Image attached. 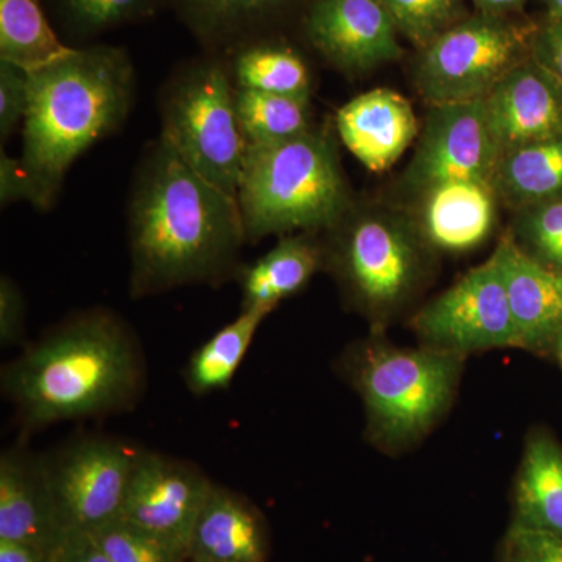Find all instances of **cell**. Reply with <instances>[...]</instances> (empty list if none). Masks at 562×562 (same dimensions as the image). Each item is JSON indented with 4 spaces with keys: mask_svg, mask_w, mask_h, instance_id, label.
Masks as SVG:
<instances>
[{
    "mask_svg": "<svg viewBox=\"0 0 562 562\" xmlns=\"http://www.w3.org/2000/svg\"><path fill=\"white\" fill-rule=\"evenodd\" d=\"M47 562H111L90 532L60 535L47 553Z\"/></svg>",
    "mask_w": 562,
    "mask_h": 562,
    "instance_id": "cell-36",
    "label": "cell"
},
{
    "mask_svg": "<svg viewBox=\"0 0 562 562\" xmlns=\"http://www.w3.org/2000/svg\"><path fill=\"white\" fill-rule=\"evenodd\" d=\"M213 486L195 465L138 452L120 517L188 558L192 531Z\"/></svg>",
    "mask_w": 562,
    "mask_h": 562,
    "instance_id": "cell-12",
    "label": "cell"
},
{
    "mask_svg": "<svg viewBox=\"0 0 562 562\" xmlns=\"http://www.w3.org/2000/svg\"><path fill=\"white\" fill-rule=\"evenodd\" d=\"M406 216L436 255L479 249L497 225L498 192L486 180H450L409 195Z\"/></svg>",
    "mask_w": 562,
    "mask_h": 562,
    "instance_id": "cell-14",
    "label": "cell"
},
{
    "mask_svg": "<svg viewBox=\"0 0 562 562\" xmlns=\"http://www.w3.org/2000/svg\"><path fill=\"white\" fill-rule=\"evenodd\" d=\"M25 299L11 277L0 279V342L3 347L24 341Z\"/></svg>",
    "mask_w": 562,
    "mask_h": 562,
    "instance_id": "cell-34",
    "label": "cell"
},
{
    "mask_svg": "<svg viewBox=\"0 0 562 562\" xmlns=\"http://www.w3.org/2000/svg\"><path fill=\"white\" fill-rule=\"evenodd\" d=\"M513 524L562 535V447L549 431L535 430L525 442Z\"/></svg>",
    "mask_w": 562,
    "mask_h": 562,
    "instance_id": "cell-21",
    "label": "cell"
},
{
    "mask_svg": "<svg viewBox=\"0 0 562 562\" xmlns=\"http://www.w3.org/2000/svg\"><path fill=\"white\" fill-rule=\"evenodd\" d=\"M412 330L420 346L468 358L497 349H519L508 292L492 254L449 290L414 314Z\"/></svg>",
    "mask_w": 562,
    "mask_h": 562,
    "instance_id": "cell-9",
    "label": "cell"
},
{
    "mask_svg": "<svg viewBox=\"0 0 562 562\" xmlns=\"http://www.w3.org/2000/svg\"><path fill=\"white\" fill-rule=\"evenodd\" d=\"M131 297L221 286L241 269L247 243L238 201L203 179L169 140L144 149L128 201Z\"/></svg>",
    "mask_w": 562,
    "mask_h": 562,
    "instance_id": "cell-1",
    "label": "cell"
},
{
    "mask_svg": "<svg viewBox=\"0 0 562 562\" xmlns=\"http://www.w3.org/2000/svg\"><path fill=\"white\" fill-rule=\"evenodd\" d=\"M70 49L50 27L41 0H0V60L32 72Z\"/></svg>",
    "mask_w": 562,
    "mask_h": 562,
    "instance_id": "cell-26",
    "label": "cell"
},
{
    "mask_svg": "<svg viewBox=\"0 0 562 562\" xmlns=\"http://www.w3.org/2000/svg\"><path fill=\"white\" fill-rule=\"evenodd\" d=\"M531 58L562 88V20L549 16L543 24L536 25Z\"/></svg>",
    "mask_w": 562,
    "mask_h": 562,
    "instance_id": "cell-35",
    "label": "cell"
},
{
    "mask_svg": "<svg viewBox=\"0 0 562 562\" xmlns=\"http://www.w3.org/2000/svg\"><path fill=\"white\" fill-rule=\"evenodd\" d=\"M483 101L502 155L562 136V88L531 55Z\"/></svg>",
    "mask_w": 562,
    "mask_h": 562,
    "instance_id": "cell-15",
    "label": "cell"
},
{
    "mask_svg": "<svg viewBox=\"0 0 562 562\" xmlns=\"http://www.w3.org/2000/svg\"><path fill=\"white\" fill-rule=\"evenodd\" d=\"M494 187L516 211L562 195V136L505 151Z\"/></svg>",
    "mask_w": 562,
    "mask_h": 562,
    "instance_id": "cell-23",
    "label": "cell"
},
{
    "mask_svg": "<svg viewBox=\"0 0 562 562\" xmlns=\"http://www.w3.org/2000/svg\"><path fill=\"white\" fill-rule=\"evenodd\" d=\"M508 233L528 257L562 273V195L517 211Z\"/></svg>",
    "mask_w": 562,
    "mask_h": 562,
    "instance_id": "cell-28",
    "label": "cell"
},
{
    "mask_svg": "<svg viewBox=\"0 0 562 562\" xmlns=\"http://www.w3.org/2000/svg\"><path fill=\"white\" fill-rule=\"evenodd\" d=\"M464 357L420 346H394L383 333L351 344L339 371L360 394L366 436L384 453L419 443L449 413L457 397Z\"/></svg>",
    "mask_w": 562,
    "mask_h": 562,
    "instance_id": "cell-4",
    "label": "cell"
},
{
    "mask_svg": "<svg viewBox=\"0 0 562 562\" xmlns=\"http://www.w3.org/2000/svg\"><path fill=\"white\" fill-rule=\"evenodd\" d=\"M29 76L20 165L29 203L49 211L74 162L127 121L136 74L127 52L102 44L70 49Z\"/></svg>",
    "mask_w": 562,
    "mask_h": 562,
    "instance_id": "cell-3",
    "label": "cell"
},
{
    "mask_svg": "<svg viewBox=\"0 0 562 562\" xmlns=\"http://www.w3.org/2000/svg\"><path fill=\"white\" fill-rule=\"evenodd\" d=\"M547 9H549V16L562 20V0H543Z\"/></svg>",
    "mask_w": 562,
    "mask_h": 562,
    "instance_id": "cell-40",
    "label": "cell"
},
{
    "mask_svg": "<svg viewBox=\"0 0 562 562\" xmlns=\"http://www.w3.org/2000/svg\"><path fill=\"white\" fill-rule=\"evenodd\" d=\"M227 63L238 90L305 99L312 95L308 66L297 52L283 44L255 40L232 52Z\"/></svg>",
    "mask_w": 562,
    "mask_h": 562,
    "instance_id": "cell-24",
    "label": "cell"
},
{
    "mask_svg": "<svg viewBox=\"0 0 562 562\" xmlns=\"http://www.w3.org/2000/svg\"><path fill=\"white\" fill-rule=\"evenodd\" d=\"M502 150L483 99L430 105L416 150L403 173L408 195L450 180L494 183Z\"/></svg>",
    "mask_w": 562,
    "mask_h": 562,
    "instance_id": "cell-11",
    "label": "cell"
},
{
    "mask_svg": "<svg viewBox=\"0 0 562 562\" xmlns=\"http://www.w3.org/2000/svg\"><path fill=\"white\" fill-rule=\"evenodd\" d=\"M325 233V269L351 308L371 322L372 333H384L427 286L438 255L405 211L353 203Z\"/></svg>",
    "mask_w": 562,
    "mask_h": 562,
    "instance_id": "cell-6",
    "label": "cell"
},
{
    "mask_svg": "<svg viewBox=\"0 0 562 562\" xmlns=\"http://www.w3.org/2000/svg\"><path fill=\"white\" fill-rule=\"evenodd\" d=\"M501 562H562V535L512 524L503 538Z\"/></svg>",
    "mask_w": 562,
    "mask_h": 562,
    "instance_id": "cell-32",
    "label": "cell"
},
{
    "mask_svg": "<svg viewBox=\"0 0 562 562\" xmlns=\"http://www.w3.org/2000/svg\"><path fill=\"white\" fill-rule=\"evenodd\" d=\"M136 450L111 439H83L44 458L58 536L94 532L121 516Z\"/></svg>",
    "mask_w": 562,
    "mask_h": 562,
    "instance_id": "cell-10",
    "label": "cell"
},
{
    "mask_svg": "<svg viewBox=\"0 0 562 562\" xmlns=\"http://www.w3.org/2000/svg\"><path fill=\"white\" fill-rule=\"evenodd\" d=\"M336 131L361 165L369 171L384 172L419 138V122L402 94L379 88L341 106Z\"/></svg>",
    "mask_w": 562,
    "mask_h": 562,
    "instance_id": "cell-17",
    "label": "cell"
},
{
    "mask_svg": "<svg viewBox=\"0 0 562 562\" xmlns=\"http://www.w3.org/2000/svg\"><path fill=\"white\" fill-rule=\"evenodd\" d=\"M550 353L553 355L554 358H557V361L560 362L562 366V328L561 331L558 333L557 338H554V342L552 346V350H550Z\"/></svg>",
    "mask_w": 562,
    "mask_h": 562,
    "instance_id": "cell-41",
    "label": "cell"
},
{
    "mask_svg": "<svg viewBox=\"0 0 562 562\" xmlns=\"http://www.w3.org/2000/svg\"><path fill=\"white\" fill-rule=\"evenodd\" d=\"M535 25L498 13L461 20L422 49L414 79L430 105L480 101L531 55Z\"/></svg>",
    "mask_w": 562,
    "mask_h": 562,
    "instance_id": "cell-8",
    "label": "cell"
},
{
    "mask_svg": "<svg viewBox=\"0 0 562 562\" xmlns=\"http://www.w3.org/2000/svg\"><path fill=\"white\" fill-rule=\"evenodd\" d=\"M319 233L280 236L268 254L251 265H243L236 280L243 292V308L269 316L291 295L301 292L317 272L325 269V246Z\"/></svg>",
    "mask_w": 562,
    "mask_h": 562,
    "instance_id": "cell-20",
    "label": "cell"
},
{
    "mask_svg": "<svg viewBox=\"0 0 562 562\" xmlns=\"http://www.w3.org/2000/svg\"><path fill=\"white\" fill-rule=\"evenodd\" d=\"M31 76L29 70L0 60V136L2 140L22 127L29 109Z\"/></svg>",
    "mask_w": 562,
    "mask_h": 562,
    "instance_id": "cell-33",
    "label": "cell"
},
{
    "mask_svg": "<svg viewBox=\"0 0 562 562\" xmlns=\"http://www.w3.org/2000/svg\"><path fill=\"white\" fill-rule=\"evenodd\" d=\"M353 201L330 132L247 147L238 206L247 243L266 236L328 232Z\"/></svg>",
    "mask_w": 562,
    "mask_h": 562,
    "instance_id": "cell-5",
    "label": "cell"
},
{
    "mask_svg": "<svg viewBox=\"0 0 562 562\" xmlns=\"http://www.w3.org/2000/svg\"><path fill=\"white\" fill-rule=\"evenodd\" d=\"M494 255L508 292L519 349L550 353L562 328V273L528 257L509 233Z\"/></svg>",
    "mask_w": 562,
    "mask_h": 562,
    "instance_id": "cell-16",
    "label": "cell"
},
{
    "mask_svg": "<svg viewBox=\"0 0 562 562\" xmlns=\"http://www.w3.org/2000/svg\"><path fill=\"white\" fill-rule=\"evenodd\" d=\"M288 0H172L181 20L213 54L231 55L255 41L262 21Z\"/></svg>",
    "mask_w": 562,
    "mask_h": 562,
    "instance_id": "cell-22",
    "label": "cell"
},
{
    "mask_svg": "<svg viewBox=\"0 0 562 562\" xmlns=\"http://www.w3.org/2000/svg\"><path fill=\"white\" fill-rule=\"evenodd\" d=\"M2 387L22 427L131 409L144 387V361L131 328L95 308L74 314L22 351L2 372Z\"/></svg>",
    "mask_w": 562,
    "mask_h": 562,
    "instance_id": "cell-2",
    "label": "cell"
},
{
    "mask_svg": "<svg viewBox=\"0 0 562 562\" xmlns=\"http://www.w3.org/2000/svg\"><path fill=\"white\" fill-rule=\"evenodd\" d=\"M236 113L249 146L297 138L314 128L305 98L236 88Z\"/></svg>",
    "mask_w": 562,
    "mask_h": 562,
    "instance_id": "cell-27",
    "label": "cell"
},
{
    "mask_svg": "<svg viewBox=\"0 0 562 562\" xmlns=\"http://www.w3.org/2000/svg\"><path fill=\"white\" fill-rule=\"evenodd\" d=\"M91 535L111 562H181L184 560V557L177 553L168 543L133 527L121 517L103 525Z\"/></svg>",
    "mask_w": 562,
    "mask_h": 562,
    "instance_id": "cell-31",
    "label": "cell"
},
{
    "mask_svg": "<svg viewBox=\"0 0 562 562\" xmlns=\"http://www.w3.org/2000/svg\"><path fill=\"white\" fill-rule=\"evenodd\" d=\"M57 538L44 458L5 450L0 457V539L49 552Z\"/></svg>",
    "mask_w": 562,
    "mask_h": 562,
    "instance_id": "cell-18",
    "label": "cell"
},
{
    "mask_svg": "<svg viewBox=\"0 0 562 562\" xmlns=\"http://www.w3.org/2000/svg\"><path fill=\"white\" fill-rule=\"evenodd\" d=\"M305 32L317 52L346 72H362L403 55L397 29L380 0H313Z\"/></svg>",
    "mask_w": 562,
    "mask_h": 562,
    "instance_id": "cell-13",
    "label": "cell"
},
{
    "mask_svg": "<svg viewBox=\"0 0 562 562\" xmlns=\"http://www.w3.org/2000/svg\"><path fill=\"white\" fill-rule=\"evenodd\" d=\"M192 562H266L268 535L260 513L243 495L214 484L194 531Z\"/></svg>",
    "mask_w": 562,
    "mask_h": 562,
    "instance_id": "cell-19",
    "label": "cell"
},
{
    "mask_svg": "<svg viewBox=\"0 0 562 562\" xmlns=\"http://www.w3.org/2000/svg\"><path fill=\"white\" fill-rule=\"evenodd\" d=\"M476 5L482 7L486 11L492 13H498L503 10L519 9L525 3V0H472Z\"/></svg>",
    "mask_w": 562,
    "mask_h": 562,
    "instance_id": "cell-39",
    "label": "cell"
},
{
    "mask_svg": "<svg viewBox=\"0 0 562 562\" xmlns=\"http://www.w3.org/2000/svg\"><path fill=\"white\" fill-rule=\"evenodd\" d=\"M398 33L419 49L461 21V0H380Z\"/></svg>",
    "mask_w": 562,
    "mask_h": 562,
    "instance_id": "cell-30",
    "label": "cell"
},
{
    "mask_svg": "<svg viewBox=\"0 0 562 562\" xmlns=\"http://www.w3.org/2000/svg\"><path fill=\"white\" fill-rule=\"evenodd\" d=\"M0 202L9 206L16 202H31L27 179L22 172L20 158L0 151Z\"/></svg>",
    "mask_w": 562,
    "mask_h": 562,
    "instance_id": "cell-37",
    "label": "cell"
},
{
    "mask_svg": "<svg viewBox=\"0 0 562 562\" xmlns=\"http://www.w3.org/2000/svg\"><path fill=\"white\" fill-rule=\"evenodd\" d=\"M160 135L203 179L238 201L247 144L227 58L213 54L181 66L158 95Z\"/></svg>",
    "mask_w": 562,
    "mask_h": 562,
    "instance_id": "cell-7",
    "label": "cell"
},
{
    "mask_svg": "<svg viewBox=\"0 0 562 562\" xmlns=\"http://www.w3.org/2000/svg\"><path fill=\"white\" fill-rule=\"evenodd\" d=\"M47 553L31 543L0 539V562H47Z\"/></svg>",
    "mask_w": 562,
    "mask_h": 562,
    "instance_id": "cell-38",
    "label": "cell"
},
{
    "mask_svg": "<svg viewBox=\"0 0 562 562\" xmlns=\"http://www.w3.org/2000/svg\"><path fill=\"white\" fill-rule=\"evenodd\" d=\"M66 31L76 38H90L127 22L144 20L155 10V0H54Z\"/></svg>",
    "mask_w": 562,
    "mask_h": 562,
    "instance_id": "cell-29",
    "label": "cell"
},
{
    "mask_svg": "<svg viewBox=\"0 0 562 562\" xmlns=\"http://www.w3.org/2000/svg\"><path fill=\"white\" fill-rule=\"evenodd\" d=\"M266 314L257 310L241 313L192 353L184 369V382L192 394L206 395L231 386Z\"/></svg>",
    "mask_w": 562,
    "mask_h": 562,
    "instance_id": "cell-25",
    "label": "cell"
}]
</instances>
